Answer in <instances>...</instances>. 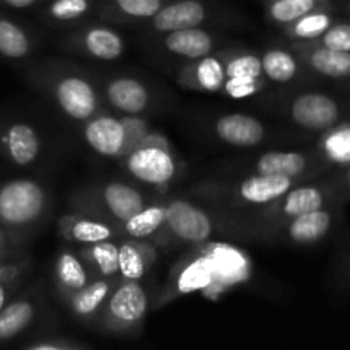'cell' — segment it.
Returning <instances> with one entry per match:
<instances>
[{
    "instance_id": "cell-44",
    "label": "cell",
    "mask_w": 350,
    "mask_h": 350,
    "mask_svg": "<svg viewBox=\"0 0 350 350\" xmlns=\"http://www.w3.org/2000/svg\"><path fill=\"white\" fill-rule=\"evenodd\" d=\"M0 232H3V231H2V229H0Z\"/></svg>"
},
{
    "instance_id": "cell-38",
    "label": "cell",
    "mask_w": 350,
    "mask_h": 350,
    "mask_svg": "<svg viewBox=\"0 0 350 350\" xmlns=\"http://www.w3.org/2000/svg\"><path fill=\"white\" fill-rule=\"evenodd\" d=\"M21 279H23V275H19V277H5V279H0V311H2L3 306H5V304L9 303L10 296H12L14 291L17 289V286H19Z\"/></svg>"
},
{
    "instance_id": "cell-11",
    "label": "cell",
    "mask_w": 350,
    "mask_h": 350,
    "mask_svg": "<svg viewBox=\"0 0 350 350\" xmlns=\"http://www.w3.org/2000/svg\"><path fill=\"white\" fill-rule=\"evenodd\" d=\"M67 46L96 60L111 62L122 57L125 51V41L122 34L111 27L94 24L70 34L67 38Z\"/></svg>"
},
{
    "instance_id": "cell-8",
    "label": "cell",
    "mask_w": 350,
    "mask_h": 350,
    "mask_svg": "<svg viewBox=\"0 0 350 350\" xmlns=\"http://www.w3.org/2000/svg\"><path fill=\"white\" fill-rule=\"evenodd\" d=\"M51 96L62 111L75 122H89L99 109L98 91L82 75L64 74L51 85Z\"/></svg>"
},
{
    "instance_id": "cell-23",
    "label": "cell",
    "mask_w": 350,
    "mask_h": 350,
    "mask_svg": "<svg viewBox=\"0 0 350 350\" xmlns=\"http://www.w3.org/2000/svg\"><path fill=\"white\" fill-rule=\"evenodd\" d=\"M215 44H217V40L214 34L202 27L176 31V33H170L163 38V46L171 55L188 58L191 62L214 53Z\"/></svg>"
},
{
    "instance_id": "cell-16",
    "label": "cell",
    "mask_w": 350,
    "mask_h": 350,
    "mask_svg": "<svg viewBox=\"0 0 350 350\" xmlns=\"http://www.w3.org/2000/svg\"><path fill=\"white\" fill-rule=\"evenodd\" d=\"M291 50L311 72L335 81L350 79V53L318 46L314 43H293Z\"/></svg>"
},
{
    "instance_id": "cell-26",
    "label": "cell",
    "mask_w": 350,
    "mask_h": 350,
    "mask_svg": "<svg viewBox=\"0 0 350 350\" xmlns=\"http://www.w3.org/2000/svg\"><path fill=\"white\" fill-rule=\"evenodd\" d=\"M262 72L265 81H272L275 84H287L293 82L303 72V62L297 58L293 50L273 46L263 51L260 57Z\"/></svg>"
},
{
    "instance_id": "cell-36",
    "label": "cell",
    "mask_w": 350,
    "mask_h": 350,
    "mask_svg": "<svg viewBox=\"0 0 350 350\" xmlns=\"http://www.w3.org/2000/svg\"><path fill=\"white\" fill-rule=\"evenodd\" d=\"M27 262H29L27 256L24 253H21L17 248L2 253L0 255V279L24 275V272L27 269Z\"/></svg>"
},
{
    "instance_id": "cell-42",
    "label": "cell",
    "mask_w": 350,
    "mask_h": 350,
    "mask_svg": "<svg viewBox=\"0 0 350 350\" xmlns=\"http://www.w3.org/2000/svg\"><path fill=\"white\" fill-rule=\"evenodd\" d=\"M349 275H350V258H349Z\"/></svg>"
},
{
    "instance_id": "cell-10",
    "label": "cell",
    "mask_w": 350,
    "mask_h": 350,
    "mask_svg": "<svg viewBox=\"0 0 350 350\" xmlns=\"http://www.w3.org/2000/svg\"><path fill=\"white\" fill-rule=\"evenodd\" d=\"M289 115L297 126L311 132H327L340 123L342 106L325 92H303L293 99Z\"/></svg>"
},
{
    "instance_id": "cell-25",
    "label": "cell",
    "mask_w": 350,
    "mask_h": 350,
    "mask_svg": "<svg viewBox=\"0 0 350 350\" xmlns=\"http://www.w3.org/2000/svg\"><path fill=\"white\" fill-rule=\"evenodd\" d=\"M55 279H57L58 291L64 299H67L72 294L84 289L92 280V275L79 255L72 253L70 250H62L55 262Z\"/></svg>"
},
{
    "instance_id": "cell-7",
    "label": "cell",
    "mask_w": 350,
    "mask_h": 350,
    "mask_svg": "<svg viewBox=\"0 0 350 350\" xmlns=\"http://www.w3.org/2000/svg\"><path fill=\"white\" fill-rule=\"evenodd\" d=\"M328 159L321 154L297 152V150H272L260 156L253 164L258 176H280L301 181L327 170Z\"/></svg>"
},
{
    "instance_id": "cell-29",
    "label": "cell",
    "mask_w": 350,
    "mask_h": 350,
    "mask_svg": "<svg viewBox=\"0 0 350 350\" xmlns=\"http://www.w3.org/2000/svg\"><path fill=\"white\" fill-rule=\"evenodd\" d=\"M36 303L29 297L9 301L0 311V344H5L26 332L36 318Z\"/></svg>"
},
{
    "instance_id": "cell-34",
    "label": "cell",
    "mask_w": 350,
    "mask_h": 350,
    "mask_svg": "<svg viewBox=\"0 0 350 350\" xmlns=\"http://www.w3.org/2000/svg\"><path fill=\"white\" fill-rule=\"evenodd\" d=\"M92 5V0H51L44 9V17L58 24L74 23L88 16Z\"/></svg>"
},
{
    "instance_id": "cell-24",
    "label": "cell",
    "mask_w": 350,
    "mask_h": 350,
    "mask_svg": "<svg viewBox=\"0 0 350 350\" xmlns=\"http://www.w3.org/2000/svg\"><path fill=\"white\" fill-rule=\"evenodd\" d=\"M115 282L108 279H92L84 289L65 299L72 313L82 321H96L106 299L111 294Z\"/></svg>"
},
{
    "instance_id": "cell-30",
    "label": "cell",
    "mask_w": 350,
    "mask_h": 350,
    "mask_svg": "<svg viewBox=\"0 0 350 350\" xmlns=\"http://www.w3.org/2000/svg\"><path fill=\"white\" fill-rule=\"evenodd\" d=\"M334 24L335 16L332 14V9L317 10L284 27V33L293 40V43H313L320 40Z\"/></svg>"
},
{
    "instance_id": "cell-40",
    "label": "cell",
    "mask_w": 350,
    "mask_h": 350,
    "mask_svg": "<svg viewBox=\"0 0 350 350\" xmlns=\"http://www.w3.org/2000/svg\"><path fill=\"white\" fill-rule=\"evenodd\" d=\"M14 248H17V245H14V243L10 241L9 236H7L5 232H0V255L10 252V250Z\"/></svg>"
},
{
    "instance_id": "cell-31",
    "label": "cell",
    "mask_w": 350,
    "mask_h": 350,
    "mask_svg": "<svg viewBox=\"0 0 350 350\" xmlns=\"http://www.w3.org/2000/svg\"><path fill=\"white\" fill-rule=\"evenodd\" d=\"M164 219H166V204L146 205L139 214L122 224L123 234L130 239L144 241L164 228Z\"/></svg>"
},
{
    "instance_id": "cell-18",
    "label": "cell",
    "mask_w": 350,
    "mask_h": 350,
    "mask_svg": "<svg viewBox=\"0 0 350 350\" xmlns=\"http://www.w3.org/2000/svg\"><path fill=\"white\" fill-rule=\"evenodd\" d=\"M214 132L217 139L234 147H256L265 139V126L255 116L245 113H229L219 116L214 123Z\"/></svg>"
},
{
    "instance_id": "cell-15",
    "label": "cell",
    "mask_w": 350,
    "mask_h": 350,
    "mask_svg": "<svg viewBox=\"0 0 350 350\" xmlns=\"http://www.w3.org/2000/svg\"><path fill=\"white\" fill-rule=\"evenodd\" d=\"M342 215L340 205L321 208V211L311 212V214L301 215L293 219L286 224V238L291 243L299 246L318 245L323 241Z\"/></svg>"
},
{
    "instance_id": "cell-27",
    "label": "cell",
    "mask_w": 350,
    "mask_h": 350,
    "mask_svg": "<svg viewBox=\"0 0 350 350\" xmlns=\"http://www.w3.org/2000/svg\"><path fill=\"white\" fill-rule=\"evenodd\" d=\"M79 258L94 279L113 280L118 277V243L113 239L82 246Z\"/></svg>"
},
{
    "instance_id": "cell-43",
    "label": "cell",
    "mask_w": 350,
    "mask_h": 350,
    "mask_svg": "<svg viewBox=\"0 0 350 350\" xmlns=\"http://www.w3.org/2000/svg\"><path fill=\"white\" fill-rule=\"evenodd\" d=\"M349 12H350V2H349Z\"/></svg>"
},
{
    "instance_id": "cell-28",
    "label": "cell",
    "mask_w": 350,
    "mask_h": 350,
    "mask_svg": "<svg viewBox=\"0 0 350 350\" xmlns=\"http://www.w3.org/2000/svg\"><path fill=\"white\" fill-rule=\"evenodd\" d=\"M267 19L284 29L301 17L317 10L332 9V0H263Z\"/></svg>"
},
{
    "instance_id": "cell-22",
    "label": "cell",
    "mask_w": 350,
    "mask_h": 350,
    "mask_svg": "<svg viewBox=\"0 0 350 350\" xmlns=\"http://www.w3.org/2000/svg\"><path fill=\"white\" fill-rule=\"evenodd\" d=\"M157 252L150 243L125 238L118 243V275L120 280L140 282L156 262Z\"/></svg>"
},
{
    "instance_id": "cell-13",
    "label": "cell",
    "mask_w": 350,
    "mask_h": 350,
    "mask_svg": "<svg viewBox=\"0 0 350 350\" xmlns=\"http://www.w3.org/2000/svg\"><path fill=\"white\" fill-rule=\"evenodd\" d=\"M207 17L208 7L204 0H173L164 3L163 9L150 19V27L156 33L170 34L200 27Z\"/></svg>"
},
{
    "instance_id": "cell-6",
    "label": "cell",
    "mask_w": 350,
    "mask_h": 350,
    "mask_svg": "<svg viewBox=\"0 0 350 350\" xmlns=\"http://www.w3.org/2000/svg\"><path fill=\"white\" fill-rule=\"evenodd\" d=\"M164 229L176 241L187 245H202L214 234L211 215L185 198H173L166 204Z\"/></svg>"
},
{
    "instance_id": "cell-37",
    "label": "cell",
    "mask_w": 350,
    "mask_h": 350,
    "mask_svg": "<svg viewBox=\"0 0 350 350\" xmlns=\"http://www.w3.org/2000/svg\"><path fill=\"white\" fill-rule=\"evenodd\" d=\"M23 350H89V349L67 340H46V342H40V344L29 345V347Z\"/></svg>"
},
{
    "instance_id": "cell-33",
    "label": "cell",
    "mask_w": 350,
    "mask_h": 350,
    "mask_svg": "<svg viewBox=\"0 0 350 350\" xmlns=\"http://www.w3.org/2000/svg\"><path fill=\"white\" fill-rule=\"evenodd\" d=\"M164 3L166 0H106L103 14L116 21H150Z\"/></svg>"
},
{
    "instance_id": "cell-1",
    "label": "cell",
    "mask_w": 350,
    "mask_h": 350,
    "mask_svg": "<svg viewBox=\"0 0 350 350\" xmlns=\"http://www.w3.org/2000/svg\"><path fill=\"white\" fill-rule=\"evenodd\" d=\"M50 207L43 185L26 178L0 185V229L16 245L17 236L33 229Z\"/></svg>"
},
{
    "instance_id": "cell-21",
    "label": "cell",
    "mask_w": 350,
    "mask_h": 350,
    "mask_svg": "<svg viewBox=\"0 0 350 350\" xmlns=\"http://www.w3.org/2000/svg\"><path fill=\"white\" fill-rule=\"evenodd\" d=\"M109 105L125 115H139L150 105V92L146 84L133 77H115L106 85Z\"/></svg>"
},
{
    "instance_id": "cell-19",
    "label": "cell",
    "mask_w": 350,
    "mask_h": 350,
    "mask_svg": "<svg viewBox=\"0 0 350 350\" xmlns=\"http://www.w3.org/2000/svg\"><path fill=\"white\" fill-rule=\"evenodd\" d=\"M57 226L62 238L68 243H74V245L89 246L101 241H109L115 236H118V231L113 224L84 214L62 215Z\"/></svg>"
},
{
    "instance_id": "cell-12",
    "label": "cell",
    "mask_w": 350,
    "mask_h": 350,
    "mask_svg": "<svg viewBox=\"0 0 350 350\" xmlns=\"http://www.w3.org/2000/svg\"><path fill=\"white\" fill-rule=\"evenodd\" d=\"M297 181L280 176H252L245 178L231 190L232 202L238 205H253V207H265L272 205L289 190L296 187Z\"/></svg>"
},
{
    "instance_id": "cell-39",
    "label": "cell",
    "mask_w": 350,
    "mask_h": 350,
    "mask_svg": "<svg viewBox=\"0 0 350 350\" xmlns=\"http://www.w3.org/2000/svg\"><path fill=\"white\" fill-rule=\"evenodd\" d=\"M0 2H3L9 7H14V9H27V7H33L40 0H0Z\"/></svg>"
},
{
    "instance_id": "cell-20",
    "label": "cell",
    "mask_w": 350,
    "mask_h": 350,
    "mask_svg": "<svg viewBox=\"0 0 350 350\" xmlns=\"http://www.w3.org/2000/svg\"><path fill=\"white\" fill-rule=\"evenodd\" d=\"M99 202L109 215L118 222L125 224L130 217L139 214L147 205L146 197L137 188L123 183V181H108L98 190Z\"/></svg>"
},
{
    "instance_id": "cell-9",
    "label": "cell",
    "mask_w": 350,
    "mask_h": 350,
    "mask_svg": "<svg viewBox=\"0 0 350 350\" xmlns=\"http://www.w3.org/2000/svg\"><path fill=\"white\" fill-rule=\"evenodd\" d=\"M265 88L260 57L253 51L226 50V82L222 94L234 99L250 98Z\"/></svg>"
},
{
    "instance_id": "cell-32",
    "label": "cell",
    "mask_w": 350,
    "mask_h": 350,
    "mask_svg": "<svg viewBox=\"0 0 350 350\" xmlns=\"http://www.w3.org/2000/svg\"><path fill=\"white\" fill-rule=\"evenodd\" d=\"M33 41L21 24L0 16V57L9 60H23L29 57Z\"/></svg>"
},
{
    "instance_id": "cell-2",
    "label": "cell",
    "mask_w": 350,
    "mask_h": 350,
    "mask_svg": "<svg viewBox=\"0 0 350 350\" xmlns=\"http://www.w3.org/2000/svg\"><path fill=\"white\" fill-rule=\"evenodd\" d=\"M147 311L149 299L142 284L135 280H118L96 321L108 334L132 337L142 330Z\"/></svg>"
},
{
    "instance_id": "cell-17",
    "label": "cell",
    "mask_w": 350,
    "mask_h": 350,
    "mask_svg": "<svg viewBox=\"0 0 350 350\" xmlns=\"http://www.w3.org/2000/svg\"><path fill=\"white\" fill-rule=\"evenodd\" d=\"M0 149L16 166H29L41 154V137L29 123H9L0 133Z\"/></svg>"
},
{
    "instance_id": "cell-5",
    "label": "cell",
    "mask_w": 350,
    "mask_h": 350,
    "mask_svg": "<svg viewBox=\"0 0 350 350\" xmlns=\"http://www.w3.org/2000/svg\"><path fill=\"white\" fill-rule=\"evenodd\" d=\"M146 135L147 132H135L130 122L109 115L94 116L84 126L88 146L105 157H125Z\"/></svg>"
},
{
    "instance_id": "cell-14",
    "label": "cell",
    "mask_w": 350,
    "mask_h": 350,
    "mask_svg": "<svg viewBox=\"0 0 350 350\" xmlns=\"http://www.w3.org/2000/svg\"><path fill=\"white\" fill-rule=\"evenodd\" d=\"M181 88L198 92H222L226 82V51L190 62L178 74Z\"/></svg>"
},
{
    "instance_id": "cell-3",
    "label": "cell",
    "mask_w": 350,
    "mask_h": 350,
    "mask_svg": "<svg viewBox=\"0 0 350 350\" xmlns=\"http://www.w3.org/2000/svg\"><path fill=\"white\" fill-rule=\"evenodd\" d=\"M126 171L135 180L152 187H164L176 178L178 164L166 137L147 133L139 146L123 157Z\"/></svg>"
},
{
    "instance_id": "cell-35",
    "label": "cell",
    "mask_w": 350,
    "mask_h": 350,
    "mask_svg": "<svg viewBox=\"0 0 350 350\" xmlns=\"http://www.w3.org/2000/svg\"><path fill=\"white\" fill-rule=\"evenodd\" d=\"M318 46L328 48L335 51H347L350 53V23L347 21H335L334 26L320 38L313 41Z\"/></svg>"
},
{
    "instance_id": "cell-41",
    "label": "cell",
    "mask_w": 350,
    "mask_h": 350,
    "mask_svg": "<svg viewBox=\"0 0 350 350\" xmlns=\"http://www.w3.org/2000/svg\"><path fill=\"white\" fill-rule=\"evenodd\" d=\"M338 178H340V185H342V190H344L345 198L350 197V166L345 170V173Z\"/></svg>"
},
{
    "instance_id": "cell-4",
    "label": "cell",
    "mask_w": 350,
    "mask_h": 350,
    "mask_svg": "<svg viewBox=\"0 0 350 350\" xmlns=\"http://www.w3.org/2000/svg\"><path fill=\"white\" fill-rule=\"evenodd\" d=\"M344 198L345 195L342 190L340 178L296 185L282 198L270 205L267 215L275 221L277 226H282L301 215L311 214V212L321 211L332 205H340Z\"/></svg>"
}]
</instances>
